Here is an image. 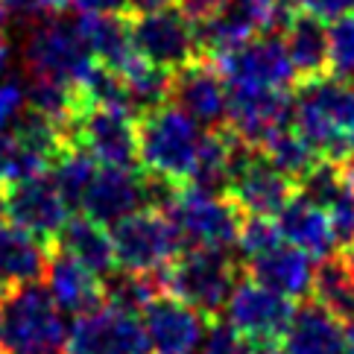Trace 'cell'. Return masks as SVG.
<instances>
[{"instance_id": "obj_17", "label": "cell", "mask_w": 354, "mask_h": 354, "mask_svg": "<svg viewBox=\"0 0 354 354\" xmlns=\"http://www.w3.org/2000/svg\"><path fill=\"white\" fill-rule=\"evenodd\" d=\"M296 196V185L255 149L229 182V199L249 217H278Z\"/></svg>"}, {"instance_id": "obj_6", "label": "cell", "mask_w": 354, "mask_h": 354, "mask_svg": "<svg viewBox=\"0 0 354 354\" xmlns=\"http://www.w3.org/2000/svg\"><path fill=\"white\" fill-rule=\"evenodd\" d=\"M167 217L187 249H229L237 243L243 225V211L229 196L196 191L191 185L179 187Z\"/></svg>"}, {"instance_id": "obj_22", "label": "cell", "mask_w": 354, "mask_h": 354, "mask_svg": "<svg viewBox=\"0 0 354 354\" xmlns=\"http://www.w3.org/2000/svg\"><path fill=\"white\" fill-rule=\"evenodd\" d=\"M281 339L287 354H346V325L319 301H301Z\"/></svg>"}, {"instance_id": "obj_44", "label": "cell", "mask_w": 354, "mask_h": 354, "mask_svg": "<svg viewBox=\"0 0 354 354\" xmlns=\"http://www.w3.org/2000/svg\"><path fill=\"white\" fill-rule=\"evenodd\" d=\"M6 18H9V9H6V0H0V27L6 24Z\"/></svg>"}, {"instance_id": "obj_5", "label": "cell", "mask_w": 354, "mask_h": 354, "mask_svg": "<svg viewBox=\"0 0 354 354\" xmlns=\"http://www.w3.org/2000/svg\"><path fill=\"white\" fill-rule=\"evenodd\" d=\"M111 246L118 267L126 272H156L182 252V237L176 232L167 211L138 208L111 223Z\"/></svg>"}, {"instance_id": "obj_14", "label": "cell", "mask_w": 354, "mask_h": 354, "mask_svg": "<svg viewBox=\"0 0 354 354\" xmlns=\"http://www.w3.org/2000/svg\"><path fill=\"white\" fill-rule=\"evenodd\" d=\"M293 301L261 287L252 278L237 281L229 301H225V322L243 334L249 343L263 339H281L290 319H293Z\"/></svg>"}, {"instance_id": "obj_35", "label": "cell", "mask_w": 354, "mask_h": 354, "mask_svg": "<svg viewBox=\"0 0 354 354\" xmlns=\"http://www.w3.org/2000/svg\"><path fill=\"white\" fill-rule=\"evenodd\" d=\"M24 106H27V91L12 80L0 82V132L12 129V123L18 120Z\"/></svg>"}, {"instance_id": "obj_19", "label": "cell", "mask_w": 354, "mask_h": 354, "mask_svg": "<svg viewBox=\"0 0 354 354\" xmlns=\"http://www.w3.org/2000/svg\"><path fill=\"white\" fill-rule=\"evenodd\" d=\"M44 278L50 299L65 316L77 319V316H85L106 305V284L100 281V275L85 270L80 261H73L59 249H53V255H50Z\"/></svg>"}, {"instance_id": "obj_31", "label": "cell", "mask_w": 354, "mask_h": 354, "mask_svg": "<svg viewBox=\"0 0 354 354\" xmlns=\"http://www.w3.org/2000/svg\"><path fill=\"white\" fill-rule=\"evenodd\" d=\"M328 73L354 82V12L328 24Z\"/></svg>"}, {"instance_id": "obj_21", "label": "cell", "mask_w": 354, "mask_h": 354, "mask_svg": "<svg viewBox=\"0 0 354 354\" xmlns=\"http://www.w3.org/2000/svg\"><path fill=\"white\" fill-rule=\"evenodd\" d=\"M50 255H53L50 243L18 225L0 223V293L39 284L47 272Z\"/></svg>"}, {"instance_id": "obj_26", "label": "cell", "mask_w": 354, "mask_h": 354, "mask_svg": "<svg viewBox=\"0 0 354 354\" xmlns=\"http://www.w3.org/2000/svg\"><path fill=\"white\" fill-rule=\"evenodd\" d=\"M77 30L97 65L120 73L138 56L132 44V24L123 15H82Z\"/></svg>"}, {"instance_id": "obj_34", "label": "cell", "mask_w": 354, "mask_h": 354, "mask_svg": "<svg viewBox=\"0 0 354 354\" xmlns=\"http://www.w3.org/2000/svg\"><path fill=\"white\" fill-rule=\"evenodd\" d=\"M249 346H252L249 339L240 331H234L225 319H214L205 325L199 354H249Z\"/></svg>"}, {"instance_id": "obj_10", "label": "cell", "mask_w": 354, "mask_h": 354, "mask_svg": "<svg viewBox=\"0 0 354 354\" xmlns=\"http://www.w3.org/2000/svg\"><path fill=\"white\" fill-rule=\"evenodd\" d=\"M68 354H153L138 313L103 305L71 325Z\"/></svg>"}, {"instance_id": "obj_8", "label": "cell", "mask_w": 354, "mask_h": 354, "mask_svg": "<svg viewBox=\"0 0 354 354\" xmlns=\"http://www.w3.org/2000/svg\"><path fill=\"white\" fill-rule=\"evenodd\" d=\"M27 68L32 80H53L62 85L80 88L94 71V56L88 53L77 24L47 21L30 32L27 41Z\"/></svg>"}, {"instance_id": "obj_7", "label": "cell", "mask_w": 354, "mask_h": 354, "mask_svg": "<svg viewBox=\"0 0 354 354\" xmlns=\"http://www.w3.org/2000/svg\"><path fill=\"white\" fill-rule=\"evenodd\" d=\"M71 147H80L100 167L138 164V115L123 106H88L68 123Z\"/></svg>"}, {"instance_id": "obj_16", "label": "cell", "mask_w": 354, "mask_h": 354, "mask_svg": "<svg viewBox=\"0 0 354 354\" xmlns=\"http://www.w3.org/2000/svg\"><path fill=\"white\" fill-rule=\"evenodd\" d=\"M208 316L176 296H156L144 308V331L153 354H194L205 334Z\"/></svg>"}, {"instance_id": "obj_27", "label": "cell", "mask_w": 354, "mask_h": 354, "mask_svg": "<svg viewBox=\"0 0 354 354\" xmlns=\"http://www.w3.org/2000/svg\"><path fill=\"white\" fill-rule=\"evenodd\" d=\"M118 77L126 91V106H129L132 115H138V120L147 111L170 103V71L153 65L144 56H135Z\"/></svg>"}, {"instance_id": "obj_37", "label": "cell", "mask_w": 354, "mask_h": 354, "mask_svg": "<svg viewBox=\"0 0 354 354\" xmlns=\"http://www.w3.org/2000/svg\"><path fill=\"white\" fill-rule=\"evenodd\" d=\"M82 15H123L126 9V0H73Z\"/></svg>"}, {"instance_id": "obj_38", "label": "cell", "mask_w": 354, "mask_h": 354, "mask_svg": "<svg viewBox=\"0 0 354 354\" xmlns=\"http://www.w3.org/2000/svg\"><path fill=\"white\" fill-rule=\"evenodd\" d=\"M176 3H179L191 18H202L205 12H211L214 6H217L220 0H176Z\"/></svg>"}, {"instance_id": "obj_36", "label": "cell", "mask_w": 354, "mask_h": 354, "mask_svg": "<svg viewBox=\"0 0 354 354\" xmlns=\"http://www.w3.org/2000/svg\"><path fill=\"white\" fill-rule=\"evenodd\" d=\"M305 9L319 15L325 24L343 18L346 12H354V0H305Z\"/></svg>"}, {"instance_id": "obj_11", "label": "cell", "mask_w": 354, "mask_h": 354, "mask_svg": "<svg viewBox=\"0 0 354 354\" xmlns=\"http://www.w3.org/2000/svg\"><path fill=\"white\" fill-rule=\"evenodd\" d=\"M225 88H287L296 80L293 62L287 56L278 32L258 35L234 53L214 62Z\"/></svg>"}, {"instance_id": "obj_32", "label": "cell", "mask_w": 354, "mask_h": 354, "mask_svg": "<svg viewBox=\"0 0 354 354\" xmlns=\"http://www.w3.org/2000/svg\"><path fill=\"white\" fill-rule=\"evenodd\" d=\"M325 214H328V220H331L337 246L343 252L354 249V164L351 161H348L346 179L339 185L337 196L331 199V205L325 208Z\"/></svg>"}, {"instance_id": "obj_28", "label": "cell", "mask_w": 354, "mask_h": 354, "mask_svg": "<svg viewBox=\"0 0 354 354\" xmlns=\"http://www.w3.org/2000/svg\"><path fill=\"white\" fill-rule=\"evenodd\" d=\"M313 301L337 319H354V275L346 255H328L313 267Z\"/></svg>"}, {"instance_id": "obj_25", "label": "cell", "mask_w": 354, "mask_h": 354, "mask_svg": "<svg viewBox=\"0 0 354 354\" xmlns=\"http://www.w3.org/2000/svg\"><path fill=\"white\" fill-rule=\"evenodd\" d=\"M284 47L299 80H316L328 73V24L299 6L284 24Z\"/></svg>"}, {"instance_id": "obj_13", "label": "cell", "mask_w": 354, "mask_h": 354, "mask_svg": "<svg viewBox=\"0 0 354 354\" xmlns=\"http://www.w3.org/2000/svg\"><path fill=\"white\" fill-rule=\"evenodd\" d=\"M225 126L261 149L275 132L293 126V97L287 88H229Z\"/></svg>"}, {"instance_id": "obj_46", "label": "cell", "mask_w": 354, "mask_h": 354, "mask_svg": "<svg viewBox=\"0 0 354 354\" xmlns=\"http://www.w3.org/2000/svg\"><path fill=\"white\" fill-rule=\"evenodd\" d=\"M290 3H296V6H305V0H290Z\"/></svg>"}, {"instance_id": "obj_29", "label": "cell", "mask_w": 354, "mask_h": 354, "mask_svg": "<svg viewBox=\"0 0 354 354\" xmlns=\"http://www.w3.org/2000/svg\"><path fill=\"white\" fill-rule=\"evenodd\" d=\"M261 153H263V158H267L278 173H284L293 185L313 167L316 161L322 158V156L305 141V138H301V135L293 129V126H287V129L275 132L270 141L261 147Z\"/></svg>"}, {"instance_id": "obj_39", "label": "cell", "mask_w": 354, "mask_h": 354, "mask_svg": "<svg viewBox=\"0 0 354 354\" xmlns=\"http://www.w3.org/2000/svg\"><path fill=\"white\" fill-rule=\"evenodd\" d=\"M173 0H126V6H129L135 15H144V12H156L161 6H170Z\"/></svg>"}, {"instance_id": "obj_18", "label": "cell", "mask_w": 354, "mask_h": 354, "mask_svg": "<svg viewBox=\"0 0 354 354\" xmlns=\"http://www.w3.org/2000/svg\"><path fill=\"white\" fill-rule=\"evenodd\" d=\"M138 208H147V191L144 173H138L135 167H97L80 202V211L85 217L103 225L118 223Z\"/></svg>"}, {"instance_id": "obj_2", "label": "cell", "mask_w": 354, "mask_h": 354, "mask_svg": "<svg viewBox=\"0 0 354 354\" xmlns=\"http://www.w3.org/2000/svg\"><path fill=\"white\" fill-rule=\"evenodd\" d=\"M71 325L47 287L0 293V354H68Z\"/></svg>"}, {"instance_id": "obj_33", "label": "cell", "mask_w": 354, "mask_h": 354, "mask_svg": "<svg viewBox=\"0 0 354 354\" xmlns=\"http://www.w3.org/2000/svg\"><path fill=\"white\" fill-rule=\"evenodd\" d=\"M281 243H284L281 229H278V223L272 217H246L243 225H240L237 249H240V255H246V261L258 258Z\"/></svg>"}, {"instance_id": "obj_23", "label": "cell", "mask_w": 354, "mask_h": 354, "mask_svg": "<svg viewBox=\"0 0 354 354\" xmlns=\"http://www.w3.org/2000/svg\"><path fill=\"white\" fill-rule=\"evenodd\" d=\"M278 229H281L284 243L301 249L310 261H322L328 255H334L337 240H334V229L331 220H328L325 208L313 205L305 196H293L278 214Z\"/></svg>"}, {"instance_id": "obj_43", "label": "cell", "mask_w": 354, "mask_h": 354, "mask_svg": "<svg viewBox=\"0 0 354 354\" xmlns=\"http://www.w3.org/2000/svg\"><path fill=\"white\" fill-rule=\"evenodd\" d=\"M3 217H6V191L0 185V223H3Z\"/></svg>"}, {"instance_id": "obj_3", "label": "cell", "mask_w": 354, "mask_h": 354, "mask_svg": "<svg viewBox=\"0 0 354 354\" xmlns=\"http://www.w3.org/2000/svg\"><path fill=\"white\" fill-rule=\"evenodd\" d=\"M202 144V126L179 106L164 103L138 120V161L147 173L187 185Z\"/></svg>"}, {"instance_id": "obj_20", "label": "cell", "mask_w": 354, "mask_h": 354, "mask_svg": "<svg viewBox=\"0 0 354 354\" xmlns=\"http://www.w3.org/2000/svg\"><path fill=\"white\" fill-rule=\"evenodd\" d=\"M246 278L290 301H301L313 293V261L301 249L281 243L246 261Z\"/></svg>"}, {"instance_id": "obj_15", "label": "cell", "mask_w": 354, "mask_h": 354, "mask_svg": "<svg viewBox=\"0 0 354 354\" xmlns=\"http://www.w3.org/2000/svg\"><path fill=\"white\" fill-rule=\"evenodd\" d=\"M170 103L205 129H223L229 120V88L208 59H194L170 73Z\"/></svg>"}, {"instance_id": "obj_1", "label": "cell", "mask_w": 354, "mask_h": 354, "mask_svg": "<svg viewBox=\"0 0 354 354\" xmlns=\"http://www.w3.org/2000/svg\"><path fill=\"white\" fill-rule=\"evenodd\" d=\"M293 129L331 161L354 158V82L325 73L301 80L293 97Z\"/></svg>"}, {"instance_id": "obj_9", "label": "cell", "mask_w": 354, "mask_h": 354, "mask_svg": "<svg viewBox=\"0 0 354 354\" xmlns=\"http://www.w3.org/2000/svg\"><path fill=\"white\" fill-rule=\"evenodd\" d=\"M129 24H132L135 53L144 56L147 62H153V65L173 73L185 68L187 62L199 59L194 18L179 3L135 15Z\"/></svg>"}, {"instance_id": "obj_41", "label": "cell", "mask_w": 354, "mask_h": 354, "mask_svg": "<svg viewBox=\"0 0 354 354\" xmlns=\"http://www.w3.org/2000/svg\"><path fill=\"white\" fill-rule=\"evenodd\" d=\"M71 3H73V0H39L41 12H65Z\"/></svg>"}, {"instance_id": "obj_12", "label": "cell", "mask_w": 354, "mask_h": 354, "mask_svg": "<svg viewBox=\"0 0 354 354\" xmlns=\"http://www.w3.org/2000/svg\"><path fill=\"white\" fill-rule=\"evenodd\" d=\"M68 202L59 194L50 173L6 185V217L12 220V225L35 234L50 246L62 232V225L68 223Z\"/></svg>"}, {"instance_id": "obj_40", "label": "cell", "mask_w": 354, "mask_h": 354, "mask_svg": "<svg viewBox=\"0 0 354 354\" xmlns=\"http://www.w3.org/2000/svg\"><path fill=\"white\" fill-rule=\"evenodd\" d=\"M249 354H287L281 339H263V343H252Z\"/></svg>"}, {"instance_id": "obj_45", "label": "cell", "mask_w": 354, "mask_h": 354, "mask_svg": "<svg viewBox=\"0 0 354 354\" xmlns=\"http://www.w3.org/2000/svg\"><path fill=\"white\" fill-rule=\"evenodd\" d=\"M343 255L348 258V267H351V275H354V249H348V252H343Z\"/></svg>"}, {"instance_id": "obj_4", "label": "cell", "mask_w": 354, "mask_h": 354, "mask_svg": "<svg viewBox=\"0 0 354 354\" xmlns=\"http://www.w3.org/2000/svg\"><path fill=\"white\" fill-rule=\"evenodd\" d=\"M161 290L182 299L202 316H217L237 284V267L225 249H187L179 252L167 267L156 270Z\"/></svg>"}, {"instance_id": "obj_24", "label": "cell", "mask_w": 354, "mask_h": 354, "mask_svg": "<svg viewBox=\"0 0 354 354\" xmlns=\"http://www.w3.org/2000/svg\"><path fill=\"white\" fill-rule=\"evenodd\" d=\"M53 249L65 252L73 261H80L85 270L94 275H111L118 270L115 246H111V234L103 223H97L85 214H71L68 223L53 240Z\"/></svg>"}, {"instance_id": "obj_30", "label": "cell", "mask_w": 354, "mask_h": 354, "mask_svg": "<svg viewBox=\"0 0 354 354\" xmlns=\"http://www.w3.org/2000/svg\"><path fill=\"white\" fill-rule=\"evenodd\" d=\"M97 167H100V164H97L91 156H88L85 149H80V147L65 149V153H62V156L53 161V167H50V176H53L59 194L65 196V202H68L71 211H80V202H82V196H85V187L91 185Z\"/></svg>"}, {"instance_id": "obj_42", "label": "cell", "mask_w": 354, "mask_h": 354, "mask_svg": "<svg viewBox=\"0 0 354 354\" xmlns=\"http://www.w3.org/2000/svg\"><path fill=\"white\" fill-rule=\"evenodd\" d=\"M346 354H354V319L346 322Z\"/></svg>"}]
</instances>
